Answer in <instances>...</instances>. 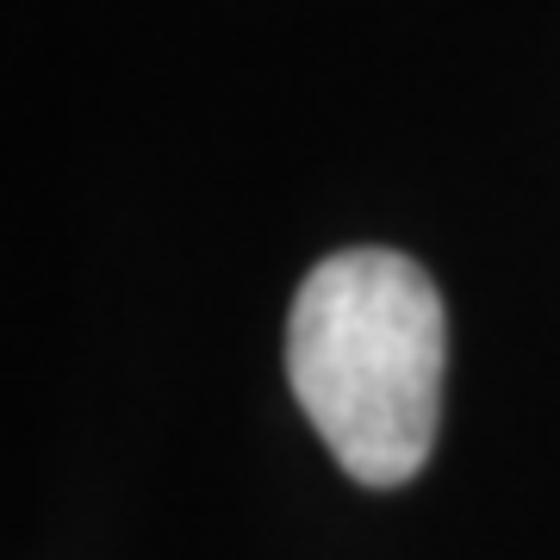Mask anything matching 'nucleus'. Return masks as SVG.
<instances>
[{
	"mask_svg": "<svg viewBox=\"0 0 560 560\" xmlns=\"http://www.w3.org/2000/svg\"><path fill=\"white\" fill-rule=\"evenodd\" d=\"M448 318L436 280L399 249H337L293 293L287 381L349 480H418L442 423Z\"/></svg>",
	"mask_w": 560,
	"mask_h": 560,
	"instance_id": "obj_1",
	"label": "nucleus"
}]
</instances>
